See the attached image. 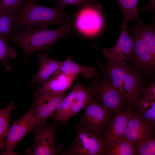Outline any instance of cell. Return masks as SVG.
<instances>
[{
  "mask_svg": "<svg viewBox=\"0 0 155 155\" xmlns=\"http://www.w3.org/2000/svg\"><path fill=\"white\" fill-rule=\"evenodd\" d=\"M47 53L41 52L38 55L40 67L37 73L32 76V80L29 82L30 85L34 84L38 85H44L50 76L59 70L62 62L49 58Z\"/></svg>",
  "mask_w": 155,
  "mask_h": 155,
  "instance_id": "15",
  "label": "cell"
},
{
  "mask_svg": "<svg viewBox=\"0 0 155 155\" xmlns=\"http://www.w3.org/2000/svg\"><path fill=\"white\" fill-rule=\"evenodd\" d=\"M78 75L56 73L44 85L33 88L34 93L47 92L57 94L66 93Z\"/></svg>",
  "mask_w": 155,
  "mask_h": 155,
  "instance_id": "16",
  "label": "cell"
},
{
  "mask_svg": "<svg viewBox=\"0 0 155 155\" xmlns=\"http://www.w3.org/2000/svg\"><path fill=\"white\" fill-rule=\"evenodd\" d=\"M14 108L13 103L11 102L7 106L0 109V148L2 150H4L5 138L9 129L11 112Z\"/></svg>",
  "mask_w": 155,
  "mask_h": 155,
  "instance_id": "23",
  "label": "cell"
},
{
  "mask_svg": "<svg viewBox=\"0 0 155 155\" xmlns=\"http://www.w3.org/2000/svg\"><path fill=\"white\" fill-rule=\"evenodd\" d=\"M133 26L131 31L134 45L131 56H133L138 64L143 69L149 72H154L155 57L153 56L148 45Z\"/></svg>",
  "mask_w": 155,
  "mask_h": 155,
  "instance_id": "14",
  "label": "cell"
},
{
  "mask_svg": "<svg viewBox=\"0 0 155 155\" xmlns=\"http://www.w3.org/2000/svg\"><path fill=\"white\" fill-rule=\"evenodd\" d=\"M94 78L99 85L94 98L112 115L125 111L127 106L119 92L107 81L101 78L97 71Z\"/></svg>",
  "mask_w": 155,
  "mask_h": 155,
  "instance_id": "9",
  "label": "cell"
},
{
  "mask_svg": "<svg viewBox=\"0 0 155 155\" xmlns=\"http://www.w3.org/2000/svg\"><path fill=\"white\" fill-rule=\"evenodd\" d=\"M51 1H55V0H51Z\"/></svg>",
  "mask_w": 155,
  "mask_h": 155,
  "instance_id": "32",
  "label": "cell"
},
{
  "mask_svg": "<svg viewBox=\"0 0 155 155\" xmlns=\"http://www.w3.org/2000/svg\"><path fill=\"white\" fill-rule=\"evenodd\" d=\"M72 24L61 25L54 29L48 27L27 26L18 30L6 38L18 46L23 51L25 62L33 53L38 51L48 53L58 41L72 36Z\"/></svg>",
  "mask_w": 155,
  "mask_h": 155,
  "instance_id": "1",
  "label": "cell"
},
{
  "mask_svg": "<svg viewBox=\"0 0 155 155\" xmlns=\"http://www.w3.org/2000/svg\"><path fill=\"white\" fill-rule=\"evenodd\" d=\"M104 78L121 96L127 106L142 95L145 86L143 77L133 67L125 62H115L106 58Z\"/></svg>",
  "mask_w": 155,
  "mask_h": 155,
  "instance_id": "2",
  "label": "cell"
},
{
  "mask_svg": "<svg viewBox=\"0 0 155 155\" xmlns=\"http://www.w3.org/2000/svg\"><path fill=\"white\" fill-rule=\"evenodd\" d=\"M96 71L93 67H86L77 63L69 54L66 60L62 62L59 70L56 73L75 75L81 74L85 78L88 79L94 77Z\"/></svg>",
  "mask_w": 155,
  "mask_h": 155,
  "instance_id": "18",
  "label": "cell"
},
{
  "mask_svg": "<svg viewBox=\"0 0 155 155\" xmlns=\"http://www.w3.org/2000/svg\"><path fill=\"white\" fill-rule=\"evenodd\" d=\"M96 0H58L56 5L63 8L68 5L80 7L86 4L96 3Z\"/></svg>",
  "mask_w": 155,
  "mask_h": 155,
  "instance_id": "30",
  "label": "cell"
},
{
  "mask_svg": "<svg viewBox=\"0 0 155 155\" xmlns=\"http://www.w3.org/2000/svg\"><path fill=\"white\" fill-rule=\"evenodd\" d=\"M141 38L148 46L153 56L155 57V33L154 22L148 25L133 26Z\"/></svg>",
  "mask_w": 155,
  "mask_h": 155,
  "instance_id": "24",
  "label": "cell"
},
{
  "mask_svg": "<svg viewBox=\"0 0 155 155\" xmlns=\"http://www.w3.org/2000/svg\"><path fill=\"white\" fill-rule=\"evenodd\" d=\"M88 104L86 102H78L75 101L68 111L63 121L62 124H65L73 116L84 108Z\"/></svg>",
  "mask_w": 155,
  "mask_h": 155,
  "instance_id": "29",
  "label": "cell"
},
{
  "mask_svg": "<svg viewBox=\"0 0 155 155\" xmlns=\"http://www.w3.org/2000/svg\"><path fill=\"white\" fill-rule=\"evenodd\" d=\"M8 43L5 38L0 37V63L6 71H10L12 68L9 60L16 58L17 51L13 46H9Z\"/></svg>",
  "mask_w": 155,
  "mask_h": 155,
  "instance_id": "25",
  "label": "cell"
},
{
  "mask_svg": "<svg viewBox=\"0 0 155 155\" xmlns=\"http://www.w3.org/2000/svg\"><path fill=\"white\" fill-rule=\"evenodd\" d=\"M75 128V139L64 151V155H105V131H99L78 123Z\"/></svg>",
  "mask_w": 155,
  "mask_h": 155,
  "instance_id": "4",
  "label": "cell"
},
{
  "mask_svg": "<svg viewBox=\"0 0 155 155\" xmlns=\"http://www.w3.org/2000/svg\"><path fill=\"white\" fill-rule=\"evenodd\" d=\"M25 0H1L0 12L15 14L23 7Z\"/></svg>",
  "mask_w": 155,
  "mask_h": 155,
  "instance_id": "28",
  "label": "cell"
},
{
  "mask_svg": "<svg viewBox=\"0 0 155 155\" xmlns=\"http://www.w3.org/2000/svg\"><path fill=\"white\" fill-rule=\"evenodd\" d=\"M15 17V14L0 12V37L6 38L13 33V25Z\"/></svg>",
  "mask_w": 155,
  "mask_h": 155,
  "instance_id": "27",
  "label": "cell"
},
{
  "mask_svg": "<svg viewBox=\"0 0 155 155\" xmlns=\"http://www.w3.org/2000/svg\"><path fill=\"white\" fill-rule=\"evenodd\" d=\"M36 1L25 0L22 8L15 14L13 33L29 26L48 27L72 24L73 15L66 13L64 8L43 6L37 4Z\"/></svg>",
  "mask_w": 155,
  "mask_h": 155,
  "instance_id": "3",
  "label": "cell"
},
{
  "mask_svg": "<svg viewBox=\"0 0 155 155\" xmlns=\"http://www.w3.org/2000/svg\"><path fill=\"white\" fill-rule=\"evenodd\" d=\"M136 155H155V135L142 138L134 144Z\"/></svg>",
  "mask_w": 155,
  "mask_h": 155,
  "instance_id": "26",
  "label": "cell"
},
{
  "mask_svg": "<svg viewBox=\"0 0 155 155\" xmlns=\"http://www.w3.org/2000/svg\"><path fill=\"white\" fill-rule=\"evenodd\" d=\"M130 105V111L123 138L134 144L140 139L155 135V128L133 113Z\"/></svg>",
  "mask_w": 155,
  "mask_h": 155,
  "instance_id": "13",
  "label": "cell"
},
{
  "mask_svg": "<svg viewBox=\"0 0 155 155\" xmlns=\"http://www.w3.org/2000/svg\"><path fill=\"white\" fill-rule=\"evenodd\" d=\"M66 93L57 94L47 92L34 93L32 108L36 119V126L46 124V120L60 107Z\"/></svg>",
  "mask_w": 155,
  "mask_h": 155,
  "instance_id": "8",
  "label": "cell"
},
{
  "mask_svg": "<svg viewBox=\"0 0 155 155\" xmlns=\"http://www.w3.org/2000/svg\"><path fill=\"white\" fill-rule=\"evenodd\" d=\"M57 122L54 121L50 125L45 124L36 126L33 129L35 138L34 143L25 150L26 155H64V151L57 147L55 136L57 128Z\"/></svg>",
  "mask_w": 155,
  "mask_h": 155,
  "instance_id": "5",
  "label": "cell"
},
{
  "mask_svg": "<svg viewBox=\"0 0 155 155\" xmlns=\"http://www.w3.org/2000/svg\"><path fill=\"white\" fill-rule=\"evenodd\" d=\"M105 155H136L135 147L134 144L123 138L112 144Z\"/></svg>",
  "mask_w": 155,
  "mask_h": 155,
  "instance_id": "21",
  "label": "cell"
},
{
  "mask_svg": "<svg viewBox=\"0 0 155 155\" xmlns=\"http://www.w3.org/2000/svg\"><path fill=\"white\" fill-rule=\"evenodd\" d=\"M73 15V28L84 35L90 36L97 32L102 27L103 20L101 6L96 3L82 6Z\"/></svg>",
  "mask_w": 155,
  "mask_h": 155,
  "instance_id": "6",
  "label": "cell"
},
{
  "mask_svg": "<svg viewBox=\"0 0 155 155\" xmlns=\"http://www.w3.org/2000/svg\"><path fill=\"white\" fill-rule=\"evenodd\" d=\"M133 45V38L128 32L127 25L121 24V34L116 44L108 49L98 48L106 58L120 63L131 56Z\"/></svg>",
  "mask_w": 155,
  "mask_h": 155,
  "instance_id": "11",
  "label": "cell"
},
{
  "mask_svg": "<svg viewBox=\"0 0 155 155\" xmlns=\"http://www.w3.org/2000/svg\"><path fill=\"white\" fill-rule=\"evenodd\" d=\"M84 108L85 111L78 123L99 131H105L112 114L95 98Z\"/></svg>",
  "mask_w": 155,
  "mask_h": 155,
  "instance_id": "10",
  "label": "cell"
},
{
  "mask_svg": "<svg viewBox=\"0 0 155 155\" xmlns=\"http://www.w3.org/2000/svg\"><path fill=\"white\" fill-rule=\"evenodd\" d=\"M77 84H75L71 91L64 98L60 108L56 111L51 117L53 121L61 124L65 116L75 101Z\"/></svg>",
  "mask_w": 155,
  "mask_h": 155,
  "instance_id": "22",
  "label": "cell"
},
{
  "mask_svg": "<svg viewBox=\"0 0 155 155\" xmlns=\"http://www.w3.org/2000/svg\"><path fill=\"white\" fill-rule=\"evenodd\" d=\"M130 111V105H129L125 111L114 114L111 117L105 131L106 152L112 144L123 138Z\"/></svg>",
  "mask_w": 155,
  "mask_h": 155,
  "instance_id": "12",
  "label": "cell"
},
{
  "mask_svg": "<svg viewBox=\"0 0 155 155\" xmlns=\"http://www.w3.org/2000/svg\"><path fill=\"white\" fill-rule=\"evenodd\" d=\"M36 119L34 110L31 107L19 119L13 122L9 129L3 145L4 152L2 155H17L13 151L19 142L27 133L36 126Z\"/></svg>",
  "mask_w": 155,
  "mask_h": 155,
  "instance_id": "7",
  "label": "cell"
},
{
  "mask_svg": "<svg viewBox=\"0 0 155 155\" xmlns=\"http://www.w3.org/2000/svg\"><path fill=\"white\" fill-rule=\"evenodd\" d=\"M75 80L77 84L75 101L88 103L94 98L99 88V84L97 82L91 81L88 86H85L80 83L78 75Z\"/></svg>",
  "mask_w": 155,
  "mask_h": 155,
  "instance_id": "19",
  "label": "cell"
},
{
  "mask_svg": "<svg viewBox=\"0 0 155 155\" xmlns=\"http://www.w3.org/2000/svg\"><path fill=\"white\" fill-rule=\"evenodd\" d=\"M133 113L155 127V99L146 96L139 97L131 104Z\"/></svg>",
  "mask_w": 155,
  "mask_h": 155,
  "instance_id": "17",
  "label": "cell"
},
{
  "mask_svg": "<svg viewBox=\"0 0 155 155\" xmlns=\"http://www.w3.org/2000/svg\"><path fill=\"white\" fill-rule=\"evenodd\" d=\"M155 99V82H152L148 83L144 89L142 95Z\"/></svg>",
  "mask_w": 155,
  "mask_h": 155,
  "instance_id": "31",
  "label": "cell"
},
{
  "mask_svg": "<svg viewBox=\"0 0 155 155\" xmlns=\"http://www.w3.org/2000/svg\"><path fill=\"white\" fill-rule=\"evenodd\" d=\"M138 0H117L122 12V24L127 25L129 21L135 20L140 25L145 24L140 20L137 12Z\"/></svg>",
  "mask_w": 155,
  "mask_h": 155,
  "instance_id": "20",
  "label": "cell"
}]
</instances>
